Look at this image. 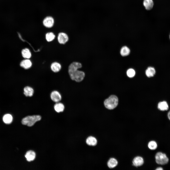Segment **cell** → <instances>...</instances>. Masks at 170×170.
I'll return each instance as SVG.
<instances>
[{"label": "cell", "mask_w": 170, "mask_h": 170, "mask_svg": "<svg viewBox=\"0 0 170 170\" xmlns=\"http://www.w3.org/2000/svg\"><path fill=\"white\" fill-rule=\"evenodd\" d=\"M148 146L149 148L151 150H155L157 147V144L155 141L153 140L151 141L148 143Z\"/></svg>", "instance_id": "24"}, {"label": "cell", "mask_w": 170, "mask_h": 170, "mask_svg": "<svg viewBox=\"0 0 170 170\" xmlns=\"http://www.w3.org/2000/svg\"><path fill=\"white\" fill-rule=\"evenodd\" d=\"M69 38L68 35L64 32L59 33L58 35L57 40L59 43L61 44H65L69 40Z\"/></svg>", "instance_id": "7"}, {"label": "cell", "mask_w": 170, "mask_h": 170, "mask_svg": "<svg viewBox=\"0 0 170 170\" xmlns=\"http://www.w3.org/2000/svg\"><path fill=\"white\" fill-rule=\"evenodd\" d=\"M169 38H170V35H169Z\"/></svg>", "instance_id": "28"}, {"label": "cell", "mask_w": 170, "mask_h": 170, "mask_svg": "<svg viewBox=\"0 0 170 170\" xmlns=\"http://www.w3.org/2000/svg\"><path fill=\"white\" fill-rule=\"evenodd\" d=\"M156 73L155 69L153 67H148L145 71V74L146 76L149 77L153 76Z\"/></svg>", "instance_id": "18"}, {"label": "cell", "mask_w": 170, "mask_h": 170, "mask_svg": "<svg viewBox=\"0 0 170 170\" xmlns=\"http://www.w3.org/2000/svg\"><path fill=\"white\" fill-rule=\"evenodd\" d=\"M118 164L117 160L114 158H110L108 161L107 165L110 168H113L116 167Z\"/></svg>", "instance_id": "17"}, {"label": "cell", "mask_w": 170, "mask_h": 170, "mask_svg": "<svg viewBox=\"0 0 170 170\" xmlns=\"http://www.w3.org/2000/svg\"><path fill=\"white\" fill-rule=\"evenodd\" d=\"M118 100V98L115 95H111L105 100L104 105L105 107L109 110L113 109L117 106Z\"/></svg>", "instance_id": "1"}, {"label": "cell", "mask_w": 170, "mask_h": 170, "mask_svg": "<svg viewBox=\"0 0 170 170\" xmlns=\"http://www.w3.org/2000/svg\"><path fill=\"white\" fill-rule=\"evenodd\" d=\"M32 63L29 59H25L22 60L20 62V66L25 69L30 68L32 66Z\"/></svg>", "instance_id": "11"}, {"label": "cell", "mask_w": 170, "mask_h": 170, "mask_svg": "<svg viewBox=\"0 0 170 170\" xmlns=\"http://www.w3.org/2000/svg\"><path fill=\"white\" fill-rule=\"evenodd\" d=\"M155 160L158 164L164 165L168 162L169 159L166 154L161 152L157 153L155 156Z\"/></svg>", "instance_id": "4"}, {"label": "cell", "mask_w": 170, "mask_h": 170, "mask_svg": "<svg viewBox=\"0 0 170 170\" xmlns=\"http://www.w3.org/2000/svg\"><path fill=\"white\" fill-rule=\"evenodd\" d=\"M21 53L23 57L25 59H29L31 57V52L28 48H26L23 49Z\"/></svg>", "instance_id": "19"}, {"label": "cell", "mask_w": 170, "mask_h": 170, "mask_svg": "<svg viewBox=\"0 0 170 170\" xmlns=\"http://www.w3.org/2000/svg\"><path fill=\"white\" fill-rule=\"evenodd\" d=\"M64 105L62 103L59 102H56L54 106L55 111L57 113L63 112L64 109Z\"/></svg>", "instance_id": "15"}, {"label": "cell", "mask_w": 170, "mask_h": 170, "mask_svg": "<svg viewBox=\"0 0 170 170\" xmlns=\"http://www.w3.org/2000/svg\"><path fill=\"white\" fill-rule=\"evenodd\" d=\"M157 108L158 110L162 111L167 110L169 109V106L167 102L163 101L159 102L157 105Z\"/></svg>", "instance_id": "10"}, {"label": "cell", "mask_w": 170, "mask_h": 170, "mask_svg": "<svg viewBox=\"0 0 170 170\" xmlns=\"http://www.w3.org/2000/svg\"><path fill=\"white\" fill-rule=\"evenodd\" d=\"M23 90V93L26 97L32 96L34 93L33 89L32 87L28 86L25 87L24 88Z\"/></svg>", "instance_id": "12"}, {"label": "cell", "mask_w": 170, "mask_h": 170, "mask_svg": "<svg viewBox=\"0 0 170 170\" xmlns=\"http://www.w3.org/2000/svg\"><path fill=\"white\" fill-rule=\"evenodd\" d=\"M130 52V50L129 48L126 46L123 47L121 48L120 53L123 56H126L128 55Z\"/></svg>", "instance_id": "22"}, {"label": "cell", "mask_w": 170, "mask_h": 170, "mask_svg": "<svg viewBox=\"0 0 170 170\" xmlns=\"http://www.w3.org/2000/svg\"><path fill=\"white\" fill-rule=\"evenodd\" d=\"M156 170H163V169L161 167H158V168H157Z\"/></svg>", "instance_id": "27"}, {"label": "cell", "mask_w": 170, "mask_h": 170, "mask_svg": "<svg viewBox=\"0 0 170 170\" xmlns=\"http://www.w3.org/2000/svg\"><path fill=\"white\" fill-rule=\"evenodd\" d=\"M35 153L32 150L28 151L25 155V157L27 160L29 162L33 161L35 158Z\"/></svg>", "instance_id": "14"}, {"label": "cell", "mask_w": 170, "mask_h": 170, "mask_svg": "<svg viewBox=\"0 0 170 170\" xmlns=\"http://www.w3.org/2000/svg\"><path fill=\"white\" fill-rule=\"evenodd\" d=\"M135 73V70L132 68L128 69L127 71V74L128 77H132L134 76Z\"/></svg>", "instance_id": "25"}, {"label": "cell", "mask_w": 170, "mask_h": 170, "mask_svg": "<svg viewBox=\"0 0 170 170\" xmlns=\"http://www.w3.org/2000/svg\"><path fill=\"white\" fill-rule=\"evenodd\" d=\"M41 117L39 115L28 116L23 118L21 121L22 124L29 127L33 126L37 122L40 120Z\"/></svg>", "instance_id": "2"}, {"label": "cell", "mask_w": 170, "mask_h": 170, "mask_svg": "<svg viewBox=\"0 0 170 170\" xmlns=\"http://www.w3.org/2000/svg\"><path fill=\"white\" fill-rule=\"evenodd\" d=\"M55 20L54 18L51 16H47L45 17L42 21L43 25L46 27L50 28L54 25Z\"/></svg>", "instance_id": "6"}, {"label": "cell", "mask_w": 170, "mask_h": 170, "mask_svg": "<svg viewBox=\"0 0 170 170\" xmlns=\"http://www.w3.org/2000/svg\"><path fill=\"white\" fill-rule=\"evenodd\" d=\"M96 139L93 136H89L86 139V143L88 145L94 146L96 145L97 143Z\"/></svg>", "instance_id": "16"}, {"label": "cell", "mask_w": 170, "mask_h": 170, "mask_svg": "<svg viewBox=\"0 0 170 170\" xmlns=\"http://www.w3.org/2000/svg\"><path fill=\"white\" fill-rule=\"evenodd\" d=\"M13 119L12 115L9 114L4 115L3 117V120L4 123L6 124H9L11 123Z\"/></svg>", "instance_id": "21"}, {"label": "cell", "mask_w": 170, "mask_h": 170, "mask_svg": "<svg viewBox=\"0 0 170 170\" xmlns=\"http://www.w3.org/2000/svg\"><path fill=\"white\" fill-rule=\"evenodd\" d=\"M51 68L53 72H59L61 69V66L59 63L57 62H55L51 64Z\"/></svg>", "instance_id": "13"}, {"label": "cell", "mask_w": 170, "mask_h": 170, "mask_svg": "<svg viewBox=\"0 0 170 170\" xmlns=\"http://www.w3.org/2000/svg\"><path fill=\"white\" fill-rule=\"evenodd\" d=\"M85 75V73L84 72L78 69L70 77L72 80L77 82H80L84 79Z\"/></svg>", "instance_id": "5"}, {"label": "cell", "mask_w": 170, "mask_h": 170, "mask_svg": "<svg viewBox=\"0 0 170 170\" xmlns=\"http://www.w3.org/2000/svg\"><path fill=\"white\" fill-rule=\"evenodd\" d=\"M82 67L81 63L78 61H74L72 62L68 67V72L69 76L74 72Z\"/></svg>", "instance_id": "3"}, {"label": "cell", "mask_w": 170, "mask_h": 170, "mask_svg": "<svg viewBox=\"0 0 170 170\" xmlns=\"http://www.w3.org/2000/svg\"><path fill=\"white\" fill-rule=\"evenodd\" d=\"M167 116L168 119L170 120V110L169 111L168 113Z\"/></svg>", "instance_id": "26"}, {"label": "cell", "mask_w": 170, "mask_h": 170, "mask_svg": "<svg viewBox=\"0 0 170 170\" xmlns=\"http://www.w3.org/2000/svg\"><path fill=\"white\" fill-rule=\"evenodd\" d=\"M143 4L146 9L148 10L151 9L153 5V0H144Z\"/></svg>", "instance_id": "20"}, {"label": "cell", "mask_w": 170, "mask_h": 170, "mask_svg": "<svg viewBox=\"0 0 170 170\" xmlns=\"http://www.w3.org/2000/svg\"><path fill=\"white\" fill-rule=\"evenodd\" d=\"M50 97L51 100L56 103L59 102L62 99L60 94L58 91L56 90L53 91L51 93Z\"/></svg>", "instance_id": "8"}, {"label": "cell", "mask_w": 170, "mask_h": 170, "mask_svg": "<svg viewBox=\"0 0 170 170\" xmlns=\"http://www.w3.org/2000/svg\"><path fill=\"white\" fill-rule=\"evenodd\" d=\"M45 37L47 41L48 42H50L54 39L55 38V35L52 32H50L46 34Z\"/></svg>", "instance_id": "23"}, {"label": "cell", "mask_w": 170, "mask_h": 170, "mask_svg": "<svg viewBox=\"0 0 170 170\" xmlns=\"http://www.w3.org/2000/svg\"><path fill=\"white\" fill-rule=\"evenodd\" d=\"M132 163L133 165L135 166H140L143 164L144 160L143 158L140 156H136L133 160Z\"/></svg>", "instance_id": "9"}]
</instances>
